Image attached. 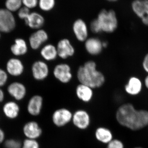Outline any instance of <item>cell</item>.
I'll list each match as a JSON object with an SVG mask.
<instances>
[{
	"mask_svg": "<svg viewBox=\"0 0 148 148\" xmlns=\"http://www.w3.org/2000/svg\"><path fill=\"white\" fill-rule=\"evenodd\" d=\"M116 119L120 125L133 130L142 129L148 125V112L138 110L130 103L120 106L116 113Z\"/></svg>",
	"mask_w": 148,
	"mask_h": 148,
	"instance_id": "6da1fadb",
	"label": "cell"
},
{
	"mask_svg": "<svg viewBox=\"0 0 148 148\" xmlns=\"http://www.w3.org/2000/svg\"><path fill=\"white\" fill-rule=\"evenodd\" d=\"M77 78L79 83L88 86L93 89L100 88L105 84V75L98 70L95 61L88 60L78 68Z\"/></svg>",
	"mask_w": 148,
	"mask_h": 148,
	"instance_id": "7a4b0ae2",
	"label": "cell"
},
{
	"mask_svg": "<svg viewBox=\"0 0 148 148\" xmlns=\"http://www.w3.org/2000/svg\"><path fill=\"white\" fill-rule=\"evenodd\" d=\"M95 18L98 21L101 33L112 34L116 31L118 27L116 14L113 10H102Z\"/></svg>",
	"mask_w": 148,
	"mask_h": 148,
	"instance_id": "3957f363",
	"label": "cell"
},
{
	"mask_svg": "<svg viewBox=\"0 0 148 148\" xmlns=\"http://www.w3.org/2000/svg\"><path fill=\"white\" fill-rule=\"evenodd\" d=\"M52 74L54 78L63 84L71 82L73 77L71 67L65 62L56 64L53 67Z\"/></svg>",
	"mask_w": 148,
	"mask_h": 148,
	"instance_id": "277c9868",
	"label": "cell"
},
{
	"mask_svg": "<svg viewBox=\"0 0 148 148\" xmlns=\"http://www.w3.org/2000/svg\"><path fill=\"white\" fill-rule=\"evenodd\" d=\"M73 114V112L68 108H59L53 111L51 121L56 127H64L71 122Z\"/></svg>",
	"mask_w": 148,
	"mask_h": 148,
	"instance_id": "5b68a950",
	"label": "cell"
},
{
	"mask_svg": "<svg viewBox=\"0 0 148 148\" xmlns=\"http://www.w3.org/2000/svg\"><path fill=\"white\" fill-rule=\"evenodd\" d=\"M71 123L77 129L81 130H86L91 124L90 114L85 109H77L73 112Z\"/></svg>",
	"mask_w": 148,
	"mask_h": 148,
	"instance_id": "8992f818",
	"label": "cell"
},
{
	"mask_svg": "<svg viewBox=\"0 0 148 148\" xmlns=\"http://www.w3.org/2000/svg\"><path fill=\"white\" fill-rule=\"evenodd\" d=\"M58 58L66 60L72 58L76 53L75 47L71 40L67 38H64L58 41L56 44Z\"/></svg>",
	"mask_w": 148,
	"mask_h": 148,
	"instance_id": "52a82bcc",
	"label": "cell"
},
{
	"mask_svg": "<svg viewBox=\"0 0 148 148\" xmlns=\"http://www.w3.org/2000/svg\"><path fill=\"white\" fill-rule=\"evenodd\" d=\"M72 30L74 37L79 42H84L89 37V27L82 18H77L74 21Z\"/></svg>",
	"mask_w": 148,
	"mask_h": 148,
	"instance_id": "ba28073f",
	"label": "cell"
},
{
	"mask_svg": "<svg viewBox=\"0 0 148 148\" xmlns=\"http://www.w3.org/2000/svg\"><path fill=\"white\" fill-rule=\"evenodd\" d=\"M16 25V20L12 12L5 8H0V32H11Z\"/></svg>",
	"mask_w": 148,
	"mask_h": 148,
	"instance_id": "9c48e42d",
	"label": "cell"
},
{
	"mask_svg": "<svg viewBox=\"0 0 148 148\" xmlns=\"http://www.w3.org/2000/svg\"><path fill=\"white\" fill-rule=\"evenodd\" d=\"M103 40L98 37H89L84 43V48L86 53L91 56H98L103 52Z\"/></svg>",
	"mask_w": 148,
	"mask_h": 148,
	"instance_id": "30bf717a",
	"label": "cell"
},
{
	"mask_svg": "<svg viewBox=\"0 0 148 148\" xmlns=\"http://www.w3.org/2000/svg\"><path fill=\"white\" fill-rule=\"evenodd\" d=\"M33 76L35 79L41 81L46 79L50 73V69L45 61L38 60L35 61L32 68Z\"/></svg>",
	"mask_w": 148,
	"mask_h": 148,
	"instance_id": "8fae6325",
	"label": "cell"
},
{
	"mask_svg": "<svg viewBox=\"0 0 148 148\" xmlns=\"http://www.w3.org/2000/svg\"><path fill=\"white\" fill-rule=\"evenodd\" d=\"M133 12L148 26V0H134L132 3Z\"/></svg>",
	"mask_w": 148,
	"mask_h": 148,
	"instance_id": "7c38bea8",
	"label": "cell"
},
{
	"mask_svg": "<svg viewBox=\"0 0 148 148\" xmlns=\"http://www.w3.org/2000/svg\"><path fill=\"white\" fill-rule=\"evenodd\" d=\"M49 39V36L45 30L42 29L37 30L29 37L30 46L34 50L38 49L47 42Z\"/></svg>",
	"mask_w": 148,
	"mask_h": 148,
	"instance_id": "4fadbf2b",
	"label": "cell"
},
{
	"mask_svg": "<svg viewBox=\"0 0 148 148\" xmlns=\"http://www.w3.org/2000/svg\"><path fill=\"white\" fill-rule=\"evenodd\" d=\"M23 132L27 139L38 140L42 135V129L39 123L34 121L26 123L23 127Z\"/></svg>",
	"mask_w": 148,
	"mask_h": 148,
	"instance_id": "5bb4252c",
	"label": "cell"
},
{
	"mask_svg": "<svg viewBox=\"0 0 148 148\" xmlns=\"http://www.w3.org/2000/svg\"><path fill=\"white\" fill-rule=\"evenodd\" d=\"M94 90L88 86L79 83L75 88V93L80 101L82 103H88L92 101L94 97Z\"/></svg>",
	"mask_w": 148,
	"mask_h": 148,
	"instance_id": "9a60e30c",
	"label": "cell"
},
{
	"mask_svg": "<svg viewBox=\"0 0 148 148\" xmlns=\"http://www.w3.org/2000/svg\"><path fill=\"white\" fill-rule=\"evenodd\" d=\"M43 98L41 95H36L30 98L27 105L28 113L33 116L40 115L43 106Z\"/></svg>",
	"mask_w": 148,
	"mask_h": 148,
	"instance_id": "2e32d148",
	"label": "cell"
},
{
	"mask_svg": "<svg viewBox=\"0 0 148 148\" xmlns=\"http://www.w3.org/2000/svg\"><path fill=\"white\" fill-rule=\"evenodd\" d=\"M95 139L99 143L108 145L114 139L113 134L110 129L105 126L97 127L94 132Z\"/></svg>",
	"mask_w": 148,
	"mask_h": 148,
	"instance_id": "e0dca14e",
	"label": "cell"
},
{
	"mask_svg": "<svg viewBox=\"0 0 148 148\" xmlns=\"http://www.w3.org/2000/svg\"><path fill=\"white\" fill-rule=\"evenodd\" d=\"M40 54L46 62L53 61L58 58L56 45L53 44H45L41 49Z\"/></svg>",
	"mask_w": 148,
	"mask_h": 148,
	"instance_id": "ac0fdd59",
	"label": "cell"
},
{
	"mask_svg": "<svg viewBox=\"0 0 148 148\" xmlns=\"http://www.w3.org/2000/svg\"><path fill=\"white\" fill-rule=\"evenodd\" d=\"M24 21L27 26L31 29L37 30L41 29L45 23V19L44 16L36 12H31Z\"/></svg>",
	"mask_w": 148,
	"mask_h": 148,
	"instance_id": "d6986e66",
	"label": "cell"
},
{
	"mask_svg": "<svg viewBox=\"0 0 148 148\" xmlns=\"http://www.w3.org/2000/svg\"><path fill=\"white\" fill-rule=\"evenodd\" d=\"M9 94L16 101H21L26 96L27 90L24 85L18 82L11 84L8 88Z\"/></svg>",
	"mask_w": 148,
	"mask_h": 148,
	"instance_id": "ffe728a7",
	"label": "cell"
},
{
	"mask_svg": "<svg viewBox=\"0 0 148 148\" xmlns=\"http://www.w3.org/2000/svg\"><path fill=\"white\" fill-rule=\"evenodd\" d=\"M143 88L142 82L139 78L131 77L125 86L124 89L127 94L131 95H138L141 92Z\"/></svg>",
	"mask_w": 148,
	"mask_h": 148,
	"instance_id": "44dd1931",
	"label": "cell"
},
{
	"mask_svg": "<svg viewBox=\"0 0 148 148\" xmlns=\"http://www.w3.org/2000/svg\"><path fill=\"white\" fill-rule=\"evenodd\" d=\"M20 107L14 101H8L4 105L3 112L6 117L10 119H16L19 116Z\"/></svg>",
	"mask_w": 148,
	"mask_h": 148,
	"instance_id": "7402d4cb",
	"label": "cell"
},
{
	"mask_svg": "<svg viewBox=\"0 0 148 148\" xmlns=\"http://www.w3.org/2000/svg\"><path fill=\"white\" fill-rule=\"evenodd\" d=\"M6 69L8 72L11 75L18 76L23 73L24 67L20 60L17 58H12L7 62Z\"/></svg>",
	"mask_w": 148,
	"mask_h": 148,
	"instance_id": "603a6c76",
	"label": "cell"
},
{
	"mask_svg": "<svg viewBox=\"0 0 148 148\" xmlns=\"http://www.w3.org/2000/svg\"><path fill=\"white\" fill-rule=\"evenodd\" d=\"M27 43L24 39L21 38L16 39L14 43L11 47L12 52L16 56L24 55L27 53Z\"/></svg>",
	"mask_w": 148,
	"mask_h": 148,
	"instance_id": "cb8c5ba5",
	"label": "cell"
},
{
	"mask_svg": "<svg viewBox=\"0 0 148 148\" xmlns=\"http://www.w3.org/2000/svg\"><path fill=\"white\" fill-rule=\"evenodd\" d=\"M5 5L7 10L11 12H14L22 7V0H6Z\"/></svg>",
	"mask_w": 148,
	"mask_h": 148,
	"instance_id": "d4e9b609",
	"label": "cell"
},
{
	"mask_svg": "<svg viewBox=\"0 0 148 148\" xmlns=\"http://www.w3.org/2000/svg\"><path fill=\"white\" fill-rule=\"evenodd\" d=\"M56 3V0H38V6L42 11L48 12L53 9Z\"/></svg>",
	"mask_w": 148,
	"mask_h": 148,
	"instance_id": "484cf974",
	"label": "cell"
},
{
	"mask_svg": "<svg viewBox=\"0 0 148 148\" xmlns=\"http://www.w3.org/2000/svg\"><path fill=\"white\" fill-rule=\"evenodd\" d=\"M5 148H21L22 143L19 140L14 139H9L4 142Z\"/></svg>",
	"mask_w": 148,
	"mask_h": 148,
	"instance_id": "4316f807",
	"label": "cell"
},
{
	"mask_svg": "<svg viewBox=\"0 0 148 148\" xmlns=\"http://www.w3.org/2000/svg\"><path fill=\"white\" fill-rule=\"evenodd\" d=\"M21 148H40L38 140L26 138L22 143Z\"/></svg>",
	"mask_w": 148,
	"mask_h": 148,
	"instance_id": "83f0119b",
	"label": "cell"
},
{
	"mask_svg": "<svg viewBox=\"0 0 148 148\" xmlns=\"http://www.w3.org/2000/svg\"><path fill=\"white\" fill-rule=\"evenodd\" d=\"M89 30L95 34H101V29L96 18H94L90 22L89 26Z\"/></svg>",
	"mask_w": 148,
	"mask_h": 148,
	"instance_id": "f1b7e54d",
	"label": "cell"
},
{
	"mask_svg": "<svg viewBox=\"0 0 148 148\" xmlns=\"http://www.w3.org/2000/svg\"><path fill=\"white\" fill-rule=\"evenodd\" d=\"M106 148H124V146L120 140L114 139L107 145Z\"/></svg>",
	"mask_w": 148,
	"mask_h": 148,
	"instance_id": "f546056e",
	"label": "cell"
},
{
	"mask_svg": "<svg viewBox=\"0 0 148 148\" xmlns=\"http://www.w3.org/2000/svg\"><path fill=\"white\" fill-rule=\"evenodd\" d=\"M31 13L30 10L24 6H22L18 11V17L21 19L25 20L27 19L29 14Z\"/></svg>",
	"mask_w": 148,
	"mask_h": 148,
	"instance_id": "4dcf8cb0",
	"label": "cell"
},
{
	"mask_svg": "<svg viewBox=\"0 0 148 148\" xmlns=\"http://www.w3.org/2000/svg\"><path fill=\"white\" fill-rule=\"evenodd\" d=\"M38 0H22L23 6L29 9L34 8L38 6Z\"/></svg>",
	"mask_w": 148,
	"mask_h": 148,
	"instance_id": "1f68e13d",
	"label": "cell"
},
{
	"mask_svg": "<svg viewBox=\"0 0 148 148\" xmlns=\"http://www.w3.org/2000/svg\"><path fill=\"white\" fill-rule=\"evenodd\" d=\"M7 79V74L4 71L0 69V87L5 84Z\"/></svg>",
	"mask_w": 148,
	"mask_h": 148,
	"instance_id": "d6a6232c",
	"label": "cell"
},
{
	"mask_svg": "<svg viewBox=\"0 0 148 148\" xmlns=\"http://www.w3.org/2000/svg\"><path fill=\"white\" fill-rule=\"evenodd\" d=\"M143 66L144 70L148 73V53L146 54L143 59Z\"/></svg>",
	"mask_w": 148,
	"mask_h": 148,
	"instance_id": "836d02e7",
	"label": "cell"
},
{
	"mask_svg": "<svg viewBox=\"0 0 148 148\" xmlns=\"http://www.w3.org/2000/svg\"><path fill=\"white\" fill-rule=\"evenodd\" d=\"M5 141V133L3 129L0 128V144L4 143Z\"/></svg>",
	"mask_w": 148,
	"mask_h": 148,
	"instance_id": "e575fe53",
	"label": "cell"
},
{
	"mask_svg": "<svg viewBox=\"0 0 148 148\" xmlns=\"http://www.w3.org/2000/svg\"><path fill=\"white\" fill-rule=\"evenodd\" d=\"M4 93L2 90L0 88V103H2L4 99Z\"/></svg>",
	"mask_w": 148,
	"mask_h": 148,
	"instance_id": "d590c367",
	"label": "cell"
},
{
	"mask_svg": "<svg viewBox=\"0 0 148 148\" xmlns=\"http://www.w3.org/2000/svg\"><path fill=\"white\" fill-rule=\"evenodd\" d=\"M102 44H103V46L104 49L107 48L108 46V42L107 41L103 40Z\"/></svg>",
	"mask_w": 148,
	"mask_h": 148,
	"instance_id": "8d00e7d4",
	"label": "cell"
},
{
	"mask_svg": "<svg viewBox=\"0 0 148 148\" xmlns=\"http://www.w3.org/2000/svg\"><path fill=\"white\" fill-rule=\"evenodd\" d=\"M145 84L146 87L148 88V75L146 77L145 79Z\"/></svg>",
	"mask_w": 148,
	"mask_h": 148,
	"instance_id": "74e56055",
	"label": "cell"
},
{
	"mask_svg": "<svg viewBox=\"0 0 148 148\" xmlns=\"http://www.w3.org/2000/svg\"><path fill=\"white\" fill-rule=\"evenodd\" d=\"M106 1L110 2H116L119 0H106Z\"/></svg>",
	"mask_w": 148,
	"mask_h": 148,
	"instance_id": "f35d334b",
	"label": "cell"
},
{
	"mask_svg": "<svg viewBox=\"0 0 148 148\" xmlns=\"http://www.w3.org/2000/svg\"><path fill=\"white\" fill-rule=\"evenodd\" d=\"M142 148V147H136V148Z\"/></svg>",
	"mask_w": 148,
	"mask_h": 148,
	"instance_id": "ab89813d",
	"label": "cell"
},
{
	"mask_svg": "<svg viewBox=\"0 0 148 148\" xmlns=\"http://www.w3.org/2000/svg\"><path fill=\"white\" fill-rule=\"evenodd\" d=\"M0 36H1V34H0Z\"/></svg>",
	"mask_w": 148,
	"mask_h": 148,
	"instance_id": "60d3db41",
	"label": "cell"
}]
</instances>
